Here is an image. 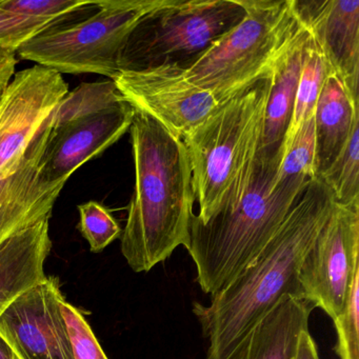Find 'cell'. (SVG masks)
Masks as SVG:
<instances>
[{
	"mask_svg": "<svg viewBox=\"0 0 359 359\" xmlns=\"http://www.w3.org/2000/svg\"><path fill=\"white\" fill-rule=\"evenodd\" d=\"M0 359H18L7 342L0 337Z\"/></svg>",
	"mask_w": 359,
	"mask_h": 359,
	"instance_id": "f546056e",
	"label": "cell"
},
{
	"mask_svg": "<svg viewBox=\"0 0 359 359\" xmlns=\"http://www.w3.org/2000/svg\"><path fill=\"white\" fill-rule=\"evenodd\" d=\"M245 14L241 0H165L132 31L119 57V72L188 66Z\"/></svg>",
	"mask_w": 359,
	"mask_h": 359,
	"instance_id": "52a82bcc",
	"label": "cell"
},
{
	"mask_svg": "<svg viewBox=\"0 0 359 359\" xmlns=\"http://www.w3.org/2000/svg\"><path fill=\"white\" fill-rule=\"evenodd\" d=\"M50 219L25 229L0 245V315L22 294L47 278L52 249Z\"/></svg>",
	"mask_w": 359,
	"mask_h": 359,
	"instance_id": "9a60e30c",
	"label": "cell"
},
{
	"mask_svg": "<svg viewBox=\"0 0 359 359\" xmlns=\"http://www.w3.org/2000/svg\"><path fill=\"white\" fill-rule=\"evenodd\" d=\"M308 35L306 27L299 22L269 76L270 87L260 147V152L268 156L280 157L281 144L291 121Z\"/></svg>",
	"mask_w": 359,
	"mask_h": 359,
	"instance_id": "2e32d148",
	"label": "cell"
},
{
	"mask_svg": "<svg viewBox=\"0 0 359 359\" xmlns=\"http://www.w3.org/2000/svg\"><path fill=\"white\" fill-rule=\"evenodd\" d=\"M295 359H320L316 342L313 339L309 330L302 332L300 335Z\"/></svg>",
	"mask_w": 359,
	"mask_h": 359,
	"instance_id": "f1b7e54d",
	"label": "cell"
},
{
	"mask_svg": "<svg viewBox=\"0 0 359 359\" xmlns=\"http://www.w3.org/2000/svg\"><path fill=\"white\" fill-rule=\"evenodd\" d=\"M279 156L260 152L243 196L201 222L192 216L186 248L205 294L232 283L268 245L309 182H276Z\"/></svg>",
	"mask_w": 359,
	"mask_h": 359,
	"instance_id": "3957f363",
	"label": "cell"
},
{
	"mask_svg": "<svg viewBox=\"0 0 359 359\" xmlns=\"http://www.w3.org/2000/svg\"><path fill=\"white\" fill-rule=\"evenodd\" d=\"M334 205L333 193L323 180H311L257 257L211 295L209 304L195 302L193 312L209 344L207 359H232L250 332L285 296L302 298V262Z\"/></svg>",
	"mask_w": 359,
	"mask_h": 359,
	"instance_id": "6da1fadb",
	"label": "cell"
},
{
	"mask_svg": "<svg viewBox=\"0 0 359 359\" xmlns=\"http://www.w3.org/2000/svg\"><path fill=\"white\" fill-rule=\"evenodd\" d=\"M163 1L100 0L89 18L69 22L72 14L25 41L16 54L60 74L93 73L113 79L132 31Z\"/></svg>",
	"mask_w": 359,
	"mask_h": 359,
	"instance_id": "8992f818",
	"label": "cell"
},
{
	"mask_svg": "<svg viewBox=\"0 0 359 359\" xmlns=\"http://www.w3.org/2000/svg\"><path fill=\"white\" fill-rule=\"evenodd\" d=\"M330 74L331 71L329 66L316 41L309 32L291 121L281 144L280 154L281 150L289 144L300 126L314 116L323 83Z\"/></svg>",
	"mask_w": 359,
	"mask_h": 359,
	"instance_id": "d6986e66",
	"label": "cell"
},
{
	"mask_svg": "<svg viewBox=\"0 0 359 359\" xmlns=\"http://www.w3.org/2000/svg\"><path fill=\"white\" fill-rule=\"evenodd\" d=\"M79 224L83 238L93 253H100L121 236V226L110 210L98 201H88L79 205Z\"/></svg>",
	"mask_w": 359,
	"mask_h": 359,
	"instance_id": "603a6c76",
	"label": "cell"
},
{
	"mask_svg": "<svg viewBox=\"0 0 359 359\" xmlns=\"http://www.w3.org/2000/svg\"><path fill=\"white\" fill-rule=\"evenodd\" d=\"M339 359H359V270L353 276L344 309L334 319Z\"/></svg>",
	"mask_w": 359,
	"mask_h": 359,
	"instance_id": "cb8c5ba5",
	"label": "cell"
},
{
	"mask_svg": "<svg viewBox=\"0 0 359 359\" xmlns=\"http://www.w3.org/2000/svg\"><path fill=\"white\" fill-rule=\"evenodd\" d=\"M315 121V173L320 176L344 148L355 121L359 100H354L335 75L325 81L317 102Z\"/></svg>",
	"mask_w": 359,
	"mask_h": 359,
	"instance_id": "ac0fdd59",
	"label": "cell"
},
{
	"mask_svg": "<svg viewBox=\"0 0 359 359\" xmlns=\"http://www.w3.org/2000/svg\"><path fill=\"white\" fill-rule=\"evenodd\" d=\"M314 116L304 121L291 142L281 150L276 182H309L315 173Z\"/></svg>",
	"mask_w": 359,
	"mask_h": 359,
	"instance_id": "7402d4cb",
	"label": "cell"
},
{
	"mask_svg": "<svg viewBox=\"0 0 359 359\" xmlns=\"http://www.w3.org/2000/svg\"><path fill=\"white\" fill-rule=\"evenodd\" d=\"M294 12L320 49L331 74L358 100L359 0H293Z\"/></svg>",
	"mask_w": 359,
	"mask_h": 359,
	"instance_id": "5bb4252c",
	"label": "cell"
},
{
	"mask_svg": "<svg viewBox=\"0 0 359 359\" xmlns=\"http://www.w3.org/2000/svg\"><path fill=\"white\" fill-rule=\"evenodd\" d=\"M318 177L333 193L335 203L359 205V121L335 161Z\"/></svg>",
	"mask_w": 359,
	"mask_h": 359,
	"instance_id": "44dd1931",
	"label": "cell"
},
{
	"mask_svg": "<svg viewBox=\"0 0 359 359\" xmlns=\"http://www.w3.org/2000/svg\"><path fill=\"white\" fill-rule=\"evenodd\" d=\"M241 4L243 20L184 67L189 81L211 92L219 104L268 79L299 25L293 0Z\"/></svg>",
	"mask_w": 359,
	"mask_h": 359,
	"instance_id": "5b68a950",
	"label": "cell"
},
{
	"mask_svg": "<svg viewBox=\"0 0 359 359\" xmlns=\"http://www.w3.org/2000/svg\"><path fill=\"white\" fill-rule=\"evenodd\" d=\"M69 93L60 73L36 66L12 77L0 96V171L22 154Z\"/></svg>",
	"mask_w": 359,
	"mask_h": 359,
	"instance_id": "7c38bea8",
	"label": "cell"
},
{
	"mask_svg": "<svg viewBox=\"0 0 359 359\" xmlns=\"http://www.w3.org/2000/svg\"><path fill=\"white\" fill-rule=\"evenodd\" d=\"M65 18L46 20L28 18L0 9V48L16 52L25 41Z\"/></svg>",
	"mask_w": 359,
	"mask_h": 359,
	"instance_id": "4316f807",
	"label": "cell"
},
{
	"mask_svg": "<svg viewBox=\"0 0 359 359\" xmlns=\"http://www.w3.org/2000/svg\"><path fill=\"white\" fill-rule=\"evenodd\" d=\"M93 3L90 0H0V9L28 18L60 20Z\"/></svg>",
	"mask_w": 359,
	"mask_h": 359,
	"instance_id": "484cf974",
	"label": "cell"
},
{
	"mask_svg": "<svg viewBox=\"0 0 359 359\" xmlns=\"http://www.w3.org/2000/svg\"><path fill=\"white\" fill-rule=\"evenodd\" d=\"M359 270V205L335 203L299 273L302 298L335 319Z\"/></svg>",
	"mask_w": 359,
	"mask_h": 359,
	"instance_id": "ba28073f",
	"label": "cell"
},
{
	"mask_svg": "<svg viewBox=\"0 0 359 359\" xmlns=\"http://www.w3.org/2000/svg\"><path fill=\"white\" fill-rule=\"evenodd\" d=\"M112 81L135 110L182 140L222 106L211 92L191 83L178 64L123 71Z\"/></svg>",
	"mask_w": 359,
	"mask_h": 359,
	"instance_id": "9c48e42d",
	"label": "cell"
},
{
	"mask_svg": "<svg viewBox=\"0 0 359 359\" xmlns=\"http://www.w3.org/2000/svg\"><path fill=\"white\" fill-rule=\"evenodd\" d=\"M134 114L135 109L125 100L58 127L51 125L41 161V177L49 184H66L81 165L102 154L127 133Z\"/></svg>",
	"mask_w": 359,
	"mask_h": 359,
	"instance_id": "4fadbf2b",
	"label": "cell"
},
{
	"mask_svg": "<svg viewBox=\"0 0 359 359\" xmlns=\"http://www.w3.org/2000/svg\"><path fill=\"white\" fill-rule=\"evenodd\" d=\"M314 306L287 295L253 327L232 359H295Z\"/></svg>",
	"mask_w": 359,
	"mask_h": 359,
	"instance_id": "e0dca14e",
	"label": "cell"
},
{
	"mask_svg": "<svg viewBox=\"0 0 359 359\" xmlns=\"http://www.w3.org/2000/svg\"><path fill=\"white\" fill-rule=\"evenodd\" d=\"M57 277L47 276L0 315V337L18 359H73Z\"/></svg>",
	"mask_w": 359,
	"mask_h": 359,
	"instance_id": "30bf717a",
	"label": "cell"
},
{
	"mask_svg": "<svg viewBox=\"0 0 359 359\" xmlns=\"http://www.w3.org/2000/svg\"><path fill=\"white\" fill-rule=\"evenodd\" d=\"M52 113L24 152L0 171V245L16 233L50 219L65 184H49L41 165L51 133Z\"/></svg>",
	"mask_w": 359,
	"mask_h": 359,
	"instance_id": "8fae6325",
	"label": "cell"
},
{
	"mask_svg": "<svg viewBox=\"0 0 359 359\" xmlns=\"http://www.w3.org/2000/svg\"><path fill=\"white\" fill-rule=\"evenodd\" d=\"M135 188L121 253L136 273L149 272L186 245L194 215L192 171L180 138L135 110L131 127Z\"/></svg>",
	"mask_w": 359,
	"mask_h": 359,
	"instance_id": "7a4b0ae2",
	"label": "cell"
},
{
	"mask_svg": "<svg viewBox=\"0 0 359 359\" xmlns=\"http://www.w3.org/2000/svg\"><path fill=\"white\" fill-rule=\"evenodd\" d=\"M125 100L112 79L83 83L62 98L52 115V127L100 112Z\"/></svg>",
	"mask_w": 359,
	"mask_h": 359,
	"instance_id": "ffe728a7",
	"label": "cell"
},
{
	"mask_svg": "<svg viewBox=\"0 0 359 359\" xmlns=\"http://www.w3.org/2000/svg\"><path fill=\"white\" fill-rule=\"evenodd\" d=\"M60 309L72 350L73 359H109L81 309L73 306L64 295Z\"/></svg>",
	"mask_w": 359,
	"mask_h": 359,
	"instance_id": "d4e9b609",
	"label": "cell"
},
{
	"mask_svg": "<svg viewBox=\"0 0 359 359\" xmlns=\"http://www.w3.org/2000/svg\"><path fill=\"white\" fill-rule=\"evenodd\" d=\"M16 52L0 48V96L15 74Z\"/></svg>",
	"mask_w": 359,
	"mask_h": 359,
	"instance_id": "83f0119b",
	"label": "cell"
},
{
	"mask_svg": "<svg viewBox=\"0 0 359 359\" xmlns=\"http://www.w3.org/2000/svg\"><path fill=\"white\" fill-rule=\"evenodd\" d=\"M269 77L216 109L182 140L201 222L234 207L253 173L264 135Z\"/></svg>",
	"mask_w": 359,
	"mask_h": 359,
	"instance_id": "277c9868",
	"label": "cell"
}]
</instances>
